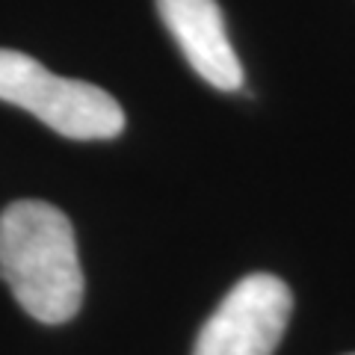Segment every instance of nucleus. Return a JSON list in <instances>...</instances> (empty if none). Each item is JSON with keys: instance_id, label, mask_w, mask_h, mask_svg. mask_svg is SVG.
I'll use <instances>...</instances> for the list:
<instances>
[{"instance_id": "f257e3e1", "label": "nucleus", "mask_w": 355, "mask_h": 355, "mask_svg": "<svg viewBox=\"0 0 355 355\" xmlns=\"http://www.w3.org/2000/svg\"><path fill=\"white\" fill-rule=\"evenodd\" d=\"M0 279L33 320L60 326L83 305V270L69 216L48 202H12L0 214Z\"/></svg>"}, {"instance_id": "f03ea898", "label": "nucleus", "mask_w": 355, "mask_h": 355, "mask_svg": "<svg viewBox=\"0 0 355 355\" xmlns=\"http://www.w3.org/2000/svg\"><path fill=\"white\" fill-rule=\"evenodd\" d=\"M0 101L27 110L69 139H113L125 130V110L101 86L60 77L9 48H0Z\"/></svg>"}, {"instance_id": "39448f33", "label": "nucleus", "mask_w": 355, "mask_h": 355, "mask_svg": "<svg viewBox=\"0 0 355 355\" xmlns=\"http://www.w3.org/2000/svg\"><path fill=\"white\" fill-rule=\"evenodd\" d=\"M352 355H355V352H352Z\"/></svg>"}, {"instance_id": "7ed1b4c3", "label": "nucleus", "mask_w": 355, "mask_h": 355, "mask_svg": "<svg viewBox=\"0 0 355 355\" xmlns=\"http://www.w3.org/2000/svg\"><path fill=\"white\" fill-rule=\"evenodd\" d=\"M291 287L279 275H246L202 326L193 355H272L291 323Z\"/></svg>"}, {"instance_id": "20e7f679", "label": "nucleus", "mask_w": 355, "mask_h": 355, "mask_svg": "<svg viewBox=\"0 0 355 355\" xmlns=\"http://www.w3.org/2000/svg\"><path fill=\"white\" fill-rule=\"evenodd\" d=\"M157 12L202 80L222 92L243 86V65L231 48L216 0H157Z\"/></svg>"}]
</instances>
